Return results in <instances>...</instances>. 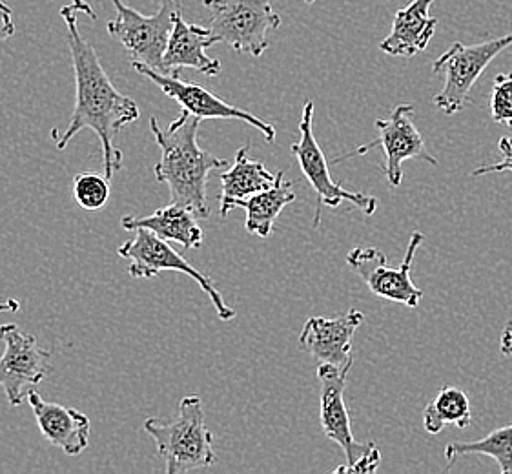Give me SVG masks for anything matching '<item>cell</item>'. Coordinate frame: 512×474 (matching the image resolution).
<instances>
[{
  "label": "cell",
  "instance_id": "6da1fadb",
  "mask_svg": "<svg viewBox=\"0 0 512 474\" xmlns=\"http://www.w3.org/2000/svg\"><path fill=\"white\" fill-rule=\"evenodd\" d=\"M61 17L66 24L77 92L70 124L62 134L53 130V141L59 150H64L82 130L95 132L103 146L104 176L112 181L115 172L123 168V152L115 145V137L126 124L139 121L141 112L134 99L113 86L95 48L84 41L77 26V10L72 4L62 8Z\"/></svg>",
  "mask_w": 512,
  "mask_h": 474
},
{
  "label": "cell",
  "instance_id": "7a4b0ae2",
  "mask_svg": "<svg viewBox=\"0 0 512 474\" xmlns=\"http://www.w3.org/2000/svg\"><path fill=\"white\" fill-rule=\"evenodd\" d=\"M201 123L199 117L183 110L166 130L152 117L150 130L161 148V161L154 168L155 179L168 185L172 203L194 210L199 219H208V176L230 165L226 159H219L199 146L197 135Z\"/></svg>",
  "mask_w": 512,
  "mask_h": 474
},
{
  "label": "cell",
  "instance_id": "3957f363",
  "mask_svg": "<svg viewBox=\"0 0 512 474\" xmlns=\"http://www.w3.org/2000/svg\"><path fill=\"white\" fill-rule=\"evenodd\" d=\"M144 431L157 445L166 474L190 473L216 464L214 436L206 427L205 407L199 396L192 394L181 400L174 422L148 418Z\"/></svg>",
  "mask_w": 512,
  "mask_h": 474
},
{
  "label": "cell",
  "instance_id": "277c9868",
  "mask_svg": "<svg viewBox=\"0 0 512 474\" xmlns=\"http://www.w3.org/2000/svg\"><path fill=\"white\" fill-rule=\"evenodd\" d=\"M210 11V31L216 42L236 52L261 57L270 46V31L281 26L272 0H203Z\"/></svg>",
  "mask_w": 512,
  "mask_h": 474
},
{
  "label": "cell",
  "instance_id": "5b68a950",
  "mask_svg": "<svg viewBox=\"0 0 512 474\" xmlns=\"http://www.w3.org/2000/svg\"><path fill=\"white\" fill-rule=\"evenodd\" d=\"M117 19L108 22L106 30L115 41L121 42L135 61L163 73L164 52L177 15L183 13V0H161L154 15H143L126 6L123 0H112Z\"/></svg>",
  "mask_w": 512,
  "mask_h": 474
},
{
  "label": "cell",
  "instance_id": "8992f818",
  "mask_svg": "<svg viewBox=\"0 0 512 474\" xmlns=\"http://www.w3.org/2000/svg\"><path fill=\"white\" fill-rule=\"evenodd\" d=\"M509 46H512V31L498 39L472 46L454 42L447 52L441 53L432 64V73L445 75L441 92L434 95L436 108L445 115L461 112L469 103L472 86L480 79L485 68Z\"/></svg>",
  "mask_w": 512,
  "mask_h": 474
},
{
  "label": "cell",
  "instance_id": "52a82bcc",
  "mask_svg": "<svg viewBox=\"0 0 512 474\" xmlns=\"http://www.w3.org/2000/svg\"><path fill=\"white\" fill-rule=\"evenodd\" d=\"M134 239L126 241L119 247V258L128 259L130 267L128 274L135 279H150L163 270L181 272L188 278L194 279L206 296L212 301L219 320L230 321L236 318V310L230 309L225 303L223 294L217 290L216 283L192 267L179 252L166 243V239L157 236L148 228L134 230Z\"/></svg>",
  "mask_w": 512,
  "mask_h": 474
},
{
  "label": "cell",
  "instance_id": "ba28073f",
  "mask_svg": "<svg viewBox=\"0 0 512 474\" xmlns=\"http://www.w3.org/2000/svg\"><path fill=\"white\" fill-rule=\"evenodd\" d=\"M312 124H314V103L307 101L303 106V115L299 123V139L290 146V150L296 155L301 172L305 174L308 183L318 196V207H316V217L312 227L318 228L321 223V208H338L343 201H349L352 205L361 208L367 216H372L378 208V199L361 192L347 190L332 179L328 170L327 157L316 141Z\"/></svg>",
  "mask_w": 512,
  "mask_h": 474
},
{
  "label": "cell",
  "instance_id": "9c48e42d",
  "mask_svg": "<svg viewBox=\"0 0 512 474\" xmlns=\"http://www.w3.org/2000/svg\"><path fill=\"white\" fill-rule=\"evenodd\" d=\"M0 340L6 347L0 358V387L11 407H19L52 372V352L42 349L35 336L24 334L15 323L0 325Z\"/></svg>",
  "mask_w": 512,
  "mask_h": 474
},
{
  "label": "cell",
  "instance_id": "30bf717a",
  "mask_svg": "<svg viewBox=\"0 0 512 474\" xmlns=\"http://www.w3.org/2000/svg\"><path fill=\"white\" fill-rule=\"evenodd\" d=\"M423 241L425 236L421 232H412L409 247L400 267H390L387 256L378 248L372 247H356L350 250L347 263L359 278L367 283L372 294L394 303H401L409 309H416L423 298V290L414 285L410 278V270L414 256Z\"/></svg>",
  "mask_w": 512,
  "mask_h": 474
},
{
  "label": "cell",
  "instance_id": "8fae6325",
  "mask_svg": "<svg viewBox=\"0 0 512 474\" xmlns=\"http://www.w3.org/2000/svg\"><path fill=\"white\" fill-rule=\"evenodd\" d=\"M412 114H414V104H398L392 114L387 119H378L376 128H378L379 137L369 145L359 146L352 150L350 154L336 157L334 163H341L354 155H365L370 150L381 146L383 148V157L385 165L383 172L392 188H398L403 181V163L407 159H421L425 163L438 166V159L432 157L429 148L425 145V139L412 123Z\"/></svg>",
  "mask_w": 512,
  "mask_h": 474
},
{
  "label": "cell",
  "instance_id": "7c38bea8",
  "mask_svg": "<svg viewBox=\"0 0 512 474\" xmlns=\"http://www.w3.org/2000/svg\"><path fill=\"white\" fill-rule=\"evenodd\" d=\"M132 66H134L135 72L141 73L148 81H152L166 97H170L185 112L194 115V117H199L201 121H205V119H236V121L257 128L261 134L265 135L267 143L276 141L277 132L272 124H268L267 121L259 119L256 115L246 112L243 108L225 103L223 99H219L214 93L208 92L203 86L186 83L185 79L181 77V73L164 75V73L157 72L154 68H150L144 62L139 61L132 62Z\"/></svg>",
  "mask_w": 512,
  "mask_h": 474
},
{
  "label": "cell",
  "instance_id": "4fadbf2b",
  "mask_svg": "<svg viewBox=\"0 0 512 474\" xmlns=\"http://www.w3.org/2000/svg\"><path fill=\"white\" fill-rule=\"evenodd\" d=\"M352 365L336 367L321 363L318 367V380L321 383V398H319V418L321 427L328 440L336 442L343 449L347 465H339L336 473H343L352 465L358 464L359 460L369 454L376 444H359L354 438L352 427H350V414L345 403V389H347V378Z\"/></svg>",
  "mask_w": 512,
  "mask_h": 474
},
{
  "label": "cell",
  "instance_id": "5bb4252c",
  "mask_svg": "<svg viewBox=\"0 0 512 474\" xmlns=\"http://www.w3.org/2000/svg\"><path fill=\"white\" fill-rule=\"evenodd\" d=\"M363 321V312L356 309H350L338 318L312 316L303 325L297 345L321 363L336 367L354 365L352 338Z\"/></svg>",
  "mask_w": 512,
  "mask_h": 474
},
{
  "label": "cell",
  "instance_id": "9a60e30c",
  "mask_svg": "<svg viewBox=\"0 0 512 474\" xmlns=\"http://www.w3.org/2000/svg\"><path fill=\"white\" fill-rule=\"evenodd\" d=\"M26 400L42 436L53 447H59L68 456H79L90 445L92 423L86 414L61 403L44 402L35 391H30Z\"/></svg>",
  "mask_w": 512,
  "mask_h": 474
},
{
  "label": "cell",
  "instance_id": "2e32d148",
  "mask_svg": "<svg viewBox=\"0 0 512 474\" xmlns=\"http://www.w3.org/2000/svg\"><path fill=\"white\" fill-rule=\"evenodd\" d=\"M214 44L217 42L210 28L186 22L183 13L177 15L164 52V75H174L181 68H190L208 77H216L221 73V61L206 55V50Z\"/></svg>",
  "mask_w": 512,
  "mask_h": 474
},
{
  "label": "cell",
  "instance_id": "e0dca14e",
  "mask_svg": "<svg viewBox=\"0 0 512 474\" xmlns=\"http://www.w3.org/2000/svg\"><path fill=\"white\" fill-rule=\"evenodd\" d=\"M432 4L434 0H412L407 8L396 11L389 37L379 42V50L392 57L425 52L438 28V19L429 15Z\"/></svg>",
  "mask_w": 512,
  "mask_h": 474
},
{
  "label": "cell",
  "instance_id": "ac0fdd59",
  "mask_svg": "<svg viewBox=\"0 0 512 474\" xmlns=\"http://www.w3.org/2000/svg\"><path fill=\"white\" fill-rule=\"evenodd\" d=\"M199 217L194 210L170 203L168 207L157 208L148 216H126L121 219V227L124 230H137L148 228L166 241H175L185 250L199 248L203 245V230L197 223Z\"/></svg>",
  "mask_w": 512,
  "mask_h": 474
},
{
  "label": "cell",
  "instance_id": "d6986e66",
  "mask_svg": "<svg viewBox=\"0 0 512 474\" xmlns=\"http://www.w3.org/2000/svg\"><path fill=\"white\" fill-rule=\"evenodd\" d=\"M248 146L239 148L234 165L228 166L225 172H221V217L230 214V210L239 199L254 196L257 192H263L276 183L277 174L268 172L267 166L248 157Z\"/></svg>",
  "mask_w": 512,
  "mask_h": 474
},
{
  "label": "cell",
  "instance_id": "ffe728a7",
  "mask_svg": "<svg viewBox=\"0 0 512 474\" xmlns=\"http://www.w3.org/2000/svg\"><path fill=\"white\" fill-rule=\"evenodd\" d=\"M292 201H296V194L292 190V181H287L283 172H277L274 185L263 192H257L254 196L239 199L234 208L245 210L246 232L256 234L261 239H267L274 232L277 217Z\"/></svg>",
  "mask_w": 512,
  "mask_h": 474
},
{
  "label": "cell",
  "instance_id": "44dd1931",
  "mask_svg": "<svg viewBox=\"0 0 512 474\" xmlns=\"http://www.w3.org/2000/svg\"><path fill=\"white\" fill-rule=\"evenodd\" d=\"M471 423V400L454 385L443 387L423 411V427L429 434H440L447 425L467 429Z\"/></svg>",
  "mask_w": 512,
  "mask_h": 474
},
{
  "label": "cell",
  "instance_id": "7402d4cb",
  "mask_svg": "<svg viewBox=\"0 0 512 474\" xmlns=\"http://www.w3.org/2000/svg\"><path fill=\"white\" fill-rule=\"evenodd\" d=\"M469 454L491 456L503 474H512V425L496 429L476 442H451L445 447V458L451 465Z\"/></svg>",
  "mask_w": 512,
  "mask_h": 474
},
{
  "label": "cell",
  "instance_id": "603a6c76",
  "mask_svg": "<svg viewBox=\"0 0 512 474\" xmlns=\"http://www.w3.org/2000/svg\"><path fill=\"white\" fill-rule=\"evenodd\" d=\"M73 199L88 212L106 207L110 199V179L97 174H79L73 179Z\"/></svg>",
  "mask_w": 512,
  "mask_h": 474
},
{
  "label": "cell",
  "instance_id": "cb8c5ba5",
  "mask_svg": "<svg viewBox=\"0 0 512 474\" xmlns=\"http://www.w3.org/2000/svg\"><path fill=\"white\" fill-rule=\"evenodd\" d=\"M491 115L494 123L512 128V73L496 75L492 84Z\"/></svg>",
  "mask_w": 512,
  "mask_h": 474
},
{
  "label": "cell",
  "instance_id": "d4e9b609",
  "mask_svg": "<svg viewBox=\"0 0 512 474\" xmlns=\"http://www.w3.org/2000/svg\"><path fill=\"white\" fill-rule=\"evenodd\" d=\"M498 150L502 152L503 159L496 165L478 166L476 170H472V176L480 177L487 174H502V172H512V135L503 137L498 143Z\"/></svg>",
  "mask_w": 512,
  "mask_h": 474
},
{
  "label": "cell",
  "instance_id": "484cf974",
  "mask_svg": "<svg viewBox=\"0 0 512 474\" xmlns=\"http://www.w3.org/2000/svg\"><path fill=\"white\" fill-rule=\"evenodd\" d=\"M15 22H13V11L6 2L0 0V44L8 41L15 35Z\"/></svg>",
  "mask_w": 512,
  "mask_h": 474
},
{
  "label": "cell",
  "instance_id": "4316f807",
  "mask_svg": "<svg viewBox=\"0 0 512 474\" xmlns=\"http://www.w3.org/2000/svg\"><path fill=\"white\" fill-rule=\"evenodd\" d=\"M500 351L503 356L512 358V321H509L503 329L502 340H500Z\"/></svg>",
  "mask_w": 512,
  "mask_h": 474
},
{
  "label": "cell",
  "instance_id": "83f0119b",
  "mask_svg": "<svg viewBox=\"0 0 512 474\" xmlns=\"http://www.w3.org/2000/svg\"><path fill=\"white\" fill-rule=\"evenodd\" d=\"M72 6L77 10V13H82V15H86V17H90L92 21L97 19V13L92 8V4L88 2V0H72Z\"/></svg>",
  "mask_w": 512,
  "mask_h": 474
},
{
  "label": "cell",
  "instance_id": "f1b7e54d",
  "mask_svg": "<svg viewBox=\"0 0 512 474\" xmlns=\"http://www.w3.org/2000/svg\"><path fill=\"white\" fill-rule=\"evenodd\" d=\"M21 309V303L17 299H4L0 301V312H17Z\"/></svg>",
  "mask_w": 512,
  "mask_h": 474
},
{
  "label": "cell",
  "instance_id": "f546056e",
  "mask_svg": "<svg viewBox=\"0 0 512 474\" xmlns=\"http://www.w3.org/2000/svg\"><path fill=\"white\" fill-rule=\"evenodd\" d=\"M303 2H307V4H314L316 0H303Z\"/></svg>",
  "mask_w": 512,
  "mask_h": 474
}]
</instances>
